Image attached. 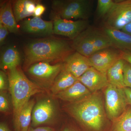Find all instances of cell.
<instances>
[{
	"label": "cell",
	"instance_id": "4fadbf2b",
	"mask_svg": "<svg viewBox=\"0 0 131 131\" xmlns=\"http://www.w3.org/2000/svg\"><path fill=\"white\" fill-rule=\"evenodd\" d=\"M63 62L64 69L77 78L91 67L88 58L76 51L67 57Z\"/></svg>",
	"mask_w": 131,
	"mask_h": 131
},
{
	"label": "cell",
	"instance_id": "277c9868",
	"mask_svg": "<svg viewBox=\"0 0 131 131\" xmlns=\"http://www.w3.org/2000/svg\"><path fill=\"white\" fill-rule=\"evenodd\" d=\"M72 40L73 49L88 58L101 50L112 46L109 37L103 30L89 27Z\"/></svg>",
	"mask_w": 131,
	"mask_h": 131
},
{
	"label": "cell",
	"instance_id": "7c38bea8",
	"mask_svg": "<svg viewBox=\"0 0 131 131\" xmlns=\"http://www.w3.org/2000/svg\"><path fill=\"white\" fill-rule=\"evenodd\" d=\"M78 80L84 84L91 93L106 88L109 84L106 74L91 67Z\"/></svg>",
	"mask_w": 131,
	"mask_h": 131
},
{
	"label": "cell",
	"instance_id": "4dcf8cb0",
	"mask_svg": "<svg viewBox=\"0 0 131 131\" xmlns=\"http://www.w3.org/2000/svg\"><path fill=\"white\" fill-rule=\"evenodd\" d=\"M124 90L127 98L128 104L131 105V88L126 87L124 88Z\"/></svg>",
	"mask_w": 131,
	"mask_h": 131
},
{
	"label": "cell",
	"instance_id": "8992f818",
	"mask_svg": "<svg viewBox=\"0 0 131 131\" xmlns=\"http://www.w3.org/2000/svg\"><path fill=\"white\" fill-rule=\"evenodd\" d=\"M105 98L106 115L112 121L120 116L129 105L124 88L109 83L105 90Z\"/></svg>",
	"mask_w": 131,
	"mask_h": 131
},
{
	"label": "cell",
	"instance_id": "7a4b0ae2",
	"mask_svg": "<svg viewBox=\"0 0 131 131\" xmlns=\"http://www.w3.org/2000/svg\"><path fill=\"white\" fill-rule=\"evenodd\" d=\"M67 108L75 119L91 130H101L105 124V107L101 95L98 92L92 93L82 100L70 103Z\"/></svg>",
	"mask_w": 131,
	"mask_h": 131
},
{
	"label": "cell",
	"instance_id": "ac0fdd59",
	"mask_svg": "<svg viewBox=\"0 0 131 131\" xmlns=\"http://www.w3.org/2000/svg\"><path fill=\"white\" fill-rule=\"evenodd\" d=\"M35 101L30 100L22 108L16 119L14 121L16 131H28L32 119Z\"/></svg>",
	"mask_w": 131,
	"mask_h": 131
},
{
	"label": "cell",
	"instance_id": "603a6c76",
	"mask_svg": "<svg viewBox=\"0 0 131 131\" xmlns=\"http://www.w3.org/2000/svg\"><path fill=\"white\" fill-rule=\"evenodd\" d=\"M110 131H131V106L112 121Z\"/></svg>",
	"mask_w": 131,
	"mask_h": 131
},
{
	"label": "cell",
	"instance_id": "484cf974",
	"mask_svg": "<svg viewBox=\"0 0 131 131\" xmlns=\"http://www.w3.org/2000/svg\"><path fill=\"white\" fill-rule=\"evenodd\" d=\"M124 75L125 86L131 88V64L126 61L124 66Z\"/></svg>",
	"mask_w": 131,
	"mask_h": 131
},
{
	"label": "cell",
	"instance_id": "ba28073f",
	"mask_svg": "<svg viewBox=\"0 0 131 131\" xmlns=\"http://www.w3.org/2000/svg\"><path fill=\"white\" fill-rule=\"evenodd\" d=\"M63 67V63H62L51 65L48 62H40L31 66L28 68V72L31 77L39 82L52 86Z\"/></svg>",
	"mask_w": 131,
	"mask_h": 131
},
{
	"label": "cell",
	"instance_id": "d6a6232c",
	"mask_svg": "<svg viewBox=\"0 0 131 131\" xmlns=\"http://www.w3.org/2000/svg\"><path fill=\"white\" fill-rule=\"evenodd\" d=\"M121 30L131 35V22L127 24Z\"/></svg>",
	"mask_w": 131,
	"mask_h": 131
},
{
	"label": "cell",
	"instance_id": "5b68a950",
	"mask_svg": "<svg viewBox=\"0 0 131 131\" xmlns=\"http://www.w3.org/2000/svg\"><path fill=\"white\" fill-rule=\"evenodd\" d=\"M91 3L88 0L54 1L52 8L56 15L62 19L86 20L90 13Z\"/></svg>",
	"mask_w": 131,
	"mask_h": 131
},
{
	"label": "cell",
	"instance_id": "e575fe53",
	"mask_svg": "<svg viewBox=\"0 0 131 131\" xmlns=\"http://www.w3.org/2000/svg\"><path fill=\"white\" fill-rule=\"evenodd\" d=\"M63 131H76L71 128H69V127H66L63 129Z\"/></svg>",
	"mask_w": 131,
	"mask_h": 131
},
{
	"label": "cell",
	"instance_id": "3957f363",
	"mask_svg": "<svg viewBox=\"0 0 131 131\" xmlns=\"http://www.w3.org/2000/svg\"><path fill=\"white\" fill-rule=\"evenodd\" d=\"M8 77L14 121L31 97L36 94L42 93L43 90L39 85L27 77L19 66L8 70Z\"/></svg>",
	"mask_w": 131,
	"mask_h": 131
},
{
	"label": "cell",
	"instance_id": "d4e9b609",
	"mask_svg": "<svg viewBox=\"0 0 131 131\" xmlns=\"http://www.w3.org/2000/svg\"><path fill=\"white\" fill-rule=\"evenodd\" d=\"M10 105L9 97L5 91L0 92V111L1 112L8 113L10 111Z\"/></svg>",
	"mask_w": 131,
	"mask_h": 131
},
{
	"label": "cell",
	"instance_id": "e0dca14e",
	"mask_svg": "<svg viewBox=\"0 0 131 131\" xmlns=\"http://www.w3.org/2000/svg\"><path fill=\"white\" fill-rule=\"evenodd\" d=\"M10 1L2 3L0 9V24L5 26L10 32L18 33L19 30Z\"/></svg>",
	"mask_w": 131,
	"mask_h": 131
},
{
	"label": "cell",
	"instance_id": "30bf717a",
	"mask_svg": "<svg viewBox=\"0 0 131 131\" xmlns=\"http://www.w3.org/2000/svg\"><path fill=\"white\" fill-rule=\"evenodd\" d=\"M122 51L111 46L96 52L88 58L91 67L101 73L107 74L108 70L121 59Z\"/></svg>",
	"mask_w": 131,
	"mask_h": 131
},
{
	"label": "cell",
	"instance_id": "83f0119b",
	"mask_svg": "<svg viewBox=\"0 0 131 131\" xmlns=\"http://www.w3.org/2000/svg\"><path fill=\"white\" fill-rule=\"evenodd\" d=\"M8 29L4 25L0 24V44L1 46L4 42L8 34Z\"/></svg>",
	"mask_w": 131,
	"mask_h": 131
},
{
	"label": "cell",
	"instance_id": "9c48e42d",
	"mask_svg": "<svg viewBox=\"0 0 131 131\" xmlns=\"http://www.w3.org/2000/svg\"><path fill=\"white\" fill-rule=\"evenodd\" d=\"M53 20L54 34L67 37L72 40L89 27L87 20H68L56 14L53 16Z\"/></svg>",
	"mask_w": 131,
	"mask_h": 131
},
{
	"label": "cell",
	"instance_id": "4316f807",
	"mask_svg": "<svg viewBox=\"0 0 131 131\" xmlns=\"http://www.w3.org/2000/svg\"><path fill=\"white\" fill-rule=\"evenodd\" d=\"M9 88V81L8 77L7 76L5 71L3 70L0 71V90L5 91Z\"/></svg>",
	"mask_w": 131,
	"mask_h": 131
},
{
	"label": "cell",
	"instance_id": "1f68e13d",
	"mask_svg": "<svg viewBox=\"0 0 131 131\" xmlns=\"http://www.w3.org/2000/svg\"><path fill=\"white\" fill-rule=\"evenodd\" d=\"M28 131H54V129L49 127H40L35 129H30Z\"/></svg>",
	"mask_w": 131,
	"mask_h": 131
},
{
	"label": "cell",
	"instance_id": "7402d4cb",
	"mask_svg": "<svg viewBox=\"0 0 131 131\" xmlns=\"http://www.w3.org/2000/svg\"><path fill=\"white\" fill-rule=\"evenodd\" d=\"M36 2L31 0H18L14 4L13 12L17 22L33 15Z\"/></svg>",
	"mask_w": 131,
	"mask_h": 131
},
{
	"label": "cell",
	"instance_id": "5bb4252c",
	"mask_svg": "<svg viewBox=\"0 0 131 131\" xmlns=\"http://www.w3.org/2000/svg\"><path fill=\"white\" fill-rule=\"evenodd\" d=\"M22 28L26 32L33 34L49 35L54 34L53 22L43 20L40 17L26 20L22 24Z\"/></svg>",
	"mask_w": 131,
	"mask_h": 131
},
{
	"label": "cell",
	"instance_id": "ffe728a7",
	"mask_svg": "<svg viewBox=\"0 0 131 131\" xmlns=\"http://www.w3.org/2000/svg\"><path fill=\"white\" fill-rule=\"evenodd\" d=\"M77 81V78L63 68L52 86V93L56 95L71 86Z\"/></svg>",
	"mask_w": 131,
	"mask_h": 131
},
{
	"label": "cell",
	"instance_id": "d6986e66",
	"mask_svg": "<svg viewBox=\"0 0 131 131\" xmlns=\"http://www.w3.org/2000/svg\"><path fill=\"white\" fill-rule=\"evenodd\" d=\"M125 61L120 59L108 70L107 76L109 84L120 88H126L124 82V69Z\"/></svg>",
	"mask_w": 131,
	"mask_h": 131
},
{
	"label": "cell",
	"instance_id": "cb8c5ba5",
	"mask_svg": "<svg viewBox=\"0 0 131 131\" xmlns=\"http://www.w3.org/2000/svg\"><path fill=\"white\" fill-rule=\"evenodd\" d=\"M115 2L112 0H98L97 12L100 17H105L114 5Z\"/></svg>",
	"mask_w": 131,
	"mask_h": 131
},
{
	"label": "cell",
	"instance_id": "52a82bcc",
	"mask_svg": "<svg viewBox=\"0 0 131 131\" xmlns=\"http://www.w3.org/2000/svg\"><path fill=\"white\" fill-rule=\"evenodd\" d=\"M131 22V0L115 2L105 17L106 26L121 30Z\"/></svg>",
	"mask_w": 131,
	"mask_h": 131
},
{
	"label": "cell",
	"instance_id": "44dd1931",
	"mask_svg": "<svg viewBox=\"0 0 131 131\" xmlns=\"http://www.w3.org/2000/svg\"><path fill=\"white\" fill-rule=\"evenodd\" d=\"M21 58L17 49L9 47L3 52L1 58V69L3 71L10 70L19 66Z\"/></svg>",
	"mask_w": 131,
	"mask_h": 131
},
{
	"label": "cell",
	"instance_id": "9a60e30c",
	"mask_svg": "<svg viewBox=\"0 0 131 131\" xmlns=\"http://www.w3.org/2000/svg\"><path fill=\"white\" fill-rule=\"evenodd\" d=\"M91 93L84 84L78 80L71 86L55 96L62 100L72 103L82 100Z\"/></svg>",
	"mask_w": 131,
	"mask_h": 131
},
{
	"label": "cell",
	"instance_id": "f546056e",
	"mask_svg": "<svg viewBox=\"0 0 131 131\" xmlns=\"http://www.w3.org/2000/svg\"><path fill=\"white\" fill-rule=\"evenodd\" d=\"M121 58L131 64V52L122 51Z\"/></svg>",
	"mask_w": 131,
	"mask_h": 131
},
{
	"label": "cell",
	"instance_id": "836d02e7",
	"mask_svg": "<svg viewBox=\"0 0 131 131\" xmlns=\"http://www.w3.org/2000/svg\"><path fill=\"white\" fill-rule=\"evenodd\" d=\"M0 131H10L6 124L3 122H1L0 124Z\"/></svg>",
	"mask_w": 131,
	"mask_h": 131
},
{
	"label": "cell",
	"instance_id": "8fae6325",
	"mask_svg": "<svg viewBox=\"0 0 131 131\" xmlns=\"http://www.w3.org/2000/svg\"><path fill=\"white\" fill-rule=\"evenodd\" d=\"M57 111L56 106L51 99L45 98L39 101L33 109V126H38L51 122L56 115Z\"/></svg>",
	"mask_w": 131,
	"mask_h": 131
},
{
	"label": "cell",
	"instance_id": "2e32d148",
	"mask_svg": "<svg viewBox=\"0 0 131 131\" xmlns=\"http://www.w3.org/2000/svg\"><path fill=\"white\" fill-rule=\"evenodd\" d=\"M102 30L109 37L112 47L121 51L131 52V35L105 26Z\"/></svg>",
	"mask_w": 131,
	"mask_h": 131
},
{
	"label": "cell",
	"instance_id": "6da1fadb",
	"mask_svg": "<svg viewBox=\"0 0 131 131\" xmlns=\"http://www.w3.org/2000/svg\"><path fill=\"white\" fill-rule=\"evenodd\" d=\"M74 51L71 44L62 39L51 38L34 40L25 47L24 66L28 68L40 62H63Z\"/></svg>",
	"mask_w": 131,
	"mask_h": 131
},
{
	"label": "cell",
	"instance_id": "f1b7e54d",
	"mask_svg": "<svg viewBox=\"0 0 131 131\" xmlns=\"http://www.w3.org/2000/svg\"><path fill=\"white\" fill-rule=\"evenodd\" d=\"M46 8L42 4L38 3L36 5L33 16L34 17H40L45 11Z\"/></svg>",
	"mask_w": 131,
	"mask_h": 131
}]
</instances>
